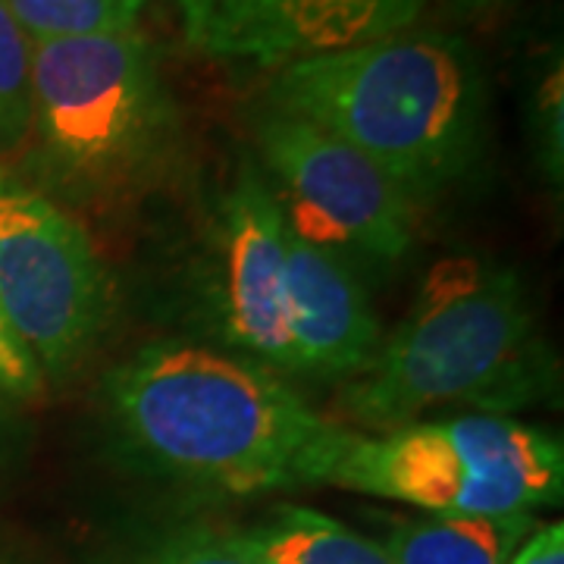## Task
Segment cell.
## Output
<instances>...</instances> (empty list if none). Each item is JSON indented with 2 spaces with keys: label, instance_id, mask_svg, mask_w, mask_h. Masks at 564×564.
<instances>
[{
  "label": "cell",
  "instance_id": "obj_7",
  "mask_svg": "<svg viewBox=\"0 0 564 564\" xmlns=\"http://www.w3.org/2000/svg\"><path fill=\"white\" fill-rule=\"evenodd\" d=\"M258 144L289 202L282 214L292 236L386 263L408 254L414 242L411 195L361 151L273 107L258 120Z\"/></svg>",
  "mask_w": 564,
  "mask_h": 564
},
{
  "label": "cell",
  "instance_id": "obj_1",
  "mask_svg": "<svg viewBox=\"0 0 564 564\" xmlns=\"http://www.w3.org/2000/svg\"><path fill=\"white\" fill-rule=\"evenodd\" d=\"M104 395L141 467L232 496L329 484L355 436L270 370L202 345L141 348L107 377Z\"/></svg>",
  "mask_w": 564,
  "mask_h": 564
},
{
  "label": "cell",
  "instance_id": "obj_17",
  "mask_svg": "<svg viewBox=\"0 0 564 564\" xmlns=\"http://www.w3.org/2000/svg\"><path fill=\"white\" fill-rule=\"evenodd\" d=\"M41 386H44V373L35 355L25 348L0 307V392L29 399V395H39Z\"/></svg>",
  "mask_w": 564,
  "mask_h": 564
},
{
  "label": "cell",
  "instance_id": "obj_3",
  "mask_svg": "<svg viewBox=\"0 0 564 564\" xmlns=\"http://www.w3.org/2000/svg\"><path fill=\"white\" fill-rule=\"evenodd\" d=\"M552 386L524 282L477 258L440 261L399 333L351 380L343 408L373 430H402L440 404L480 414L524 408Z\"/></svg>",
  "mask_w": 564,
  "mask_h": 564
},
{
  "label": "cell",
  "instance_id": "obj_11",
  "mask_svg": "<svg viewBox=\"0 0 564 564\" xmlns=\"http://www.w3.org/2000/svg\"><path fill=\"white\" fill-rule=\"evenodd\" d=\"M533 518L518 514H440L392 530L383 545L392 564H508L524 545Z\"/></svg>",
  "mask_w": 564,
  "mask_h": 564
},
{
  "label": "cell",
  "instance_id": "obj_5",
  "mask_svg": "<svg viewBox=\"0 0 564 564\" xmlns=\"http://www.w3.org/2000/svg\"><path fill=\"white\" fill-rule=\"evenodd\" d=\"M562 443L505 414H462L383 436L355 433L329 486L436 514H518L562 499Z\"/></svg>",
  "mask_w": 564,
  "mask_h": 564
},
{
  "label": "cell",
  "instance_id": "obj_18",
  "mask_svg": "<svg viewBox=\"0 0 564 564\" xmlns=\"http://www.w3.org/2000/svg\"><path fill=\"white\" fill-rule=\"evenodd\" d=\"M540 132H543V154L552 161L555 176L562 173V69L543 82L540 88Z\"/></svg>",
  "mask_w": 564,
  "mask_h": 564
},
{
  "label": "cell",
  "instance_id": "obj_4",
  "mask_svg": "<svg viewBox=\"0 0 564 564\" xmlns=\"http://www.w3.org/2000/svg\"><path fill=\"white\" fill-rule=\"evenodd\" d=\"M32 132L47 182L110 195L144 180L173 135V101L135 32L32 41Z\"/></svg>",
  "mask_w": 564,
  "mask_h": 564
},
{
  "label": "cell",
  "instance_id": "obj_10",
  "mask_svg": "<svg viewBox=\"0 0 564 564\" xmlns=\"http://www.w3.org/2000/svg\"><path fill=\"white\" fill-rule=\"evenodd\" d=\"M430 0H258L248 57L302 61L389 39L417 20Z\"/></svg>",
  "mask_w": 564,
  "mask_h": 564
},
{
  "label": "cell",
  "instance_id": "obj_16",
  "mask_svg": "<svg viewBox=\"0 0 564 564\" xmlns=\"http://www.w3.org/2000/svg\"><path fill=\"white\" fill-rule=\"evenodd\" d=\"M192 47L214 57H248L258 0H176Z\"/></svg>",
  "mask_w": 564,
  "mask_h": 564
},
{
  "label": "cell",
  "instance_id": "obj_12",
  "mask_svg": "<svg viewBox=\"0 0 564 564\" xmlns=\"http://www.w3.org/2000/svg\"><path fill=\"white\" fill-rule=\"evenodd\" d=\"M236 536L261 564H392L383 545L311 508H280Z\"/></svg>",
  "mask_w": 564,
  "mask_h": 564
},
{
  "label": "cell",
  "instance_id": "obj_13",
  "mask_svg": "<svg viewBox=\"0 0 564 564\" xmlns=\"http://www.w3.org/2000/svg\"><path fill=\"white\" fill-rule=\"evenodd\" d=\"M29 41L132 32L148 0H3Z\"/></svg>",
  "mask_w": 564,
  "mask_h": 564
},
{
  "label": "cell",
  "instance_id": "obj_19",
  "mask_svg": "<svg viewBox=\"0 0 564 564\" xmlns=\"http://www.w3.org/2000/svg\"><path fill=\"white\" fill-rule=\"evenodd\" d=\"M508 564H564V527H543L514 552Z\"/></svg>",
  "mask_w": 564,
  "mask_h": 564
},
{
  "label": "cell",
  "instance_id": "obj_14",
  "mask_svg": "<svg viewBox=\"0 0 564 564\" xmlns=\"http://www.w3.org/2000/svg\"><path fill=\"white\" fill-rule=\"evenodd\" d=\"M104 564H261L236 533H220L204 524L170 527L135 545H126L120 555Z\"/></svg>",
  "mask_w": 564,
  "mask_h": 564
},
{
  "label": "cell",
  "instance_id": "obj_15",
  "mask_svg": "<svg viewBox=\"0 0 564 564\" xmlns=\"http://www.w3.org/2000/svg\"><path fill=\"white\" fill-rule=\"evenodd\" d=\"M32 129V41L0 0V151Z\"/></svg>",
  "mask_w": 564,
  "mask_h": 564
},
{
  "label": "cell",
  "instance_id": "obj_8",
  "mask_svg": "<svg viewBox=\"0 0 564 564\" xmlns=\"http://www.w3.org/2000/svg\"><path fill=\"white\" fill-rule=\"evenodd\" d=\"M217 311L229 343L270 367L295 370L289 326V223L280 195L248 166L223 204Z\"/></svg>",
  "mask_w": 564,
  "mask_h": 564
},
{
  "label": "cell",
  "instance_id": "obj_2",
  "mask_svg": "<svg viewBox=\"0 0 564 564\" xmlns=\"http://www.w3.org/2000/svg\"><path fill=\"white\" fill-rule=\"evenodd\" d=\"M270 107L343 139L411 198L458 180L480 151L484 79L455 35H389L289 61Z\"/></svg>",
  "mask_w": 564,
  "mask_h": 564
},
{
  "label": "cell",
  "instance_id": "obj_6",
  "mask_svg": "<svg viewBox=\"0 0 564 564\" xmlns=\"http://www.w3.org/2000/svg\"><path fill=\"white\" fill-rule=\"evenodd\" d=\"M0 307L44 377L82 361L107 317V280L85 229L7 170H0Z\"/></svg>",
  "mask_w": 564,
  "mask_h": 564
},
{
  "label": "cell",
  "instance_id": "obj_9",
  "mask_svg": "<svg viewBox=\"0 0 564 564\" xmlns=\"http://www.w3.org/2000/svg\"><path fill=\"white\" fill-rule=\"evenodd\" d=\"M289 326L295 370L358 377L373 361L380 323L361 282L336 251L311 245L289 229Z\"/></svg>",
  "mask_w": 564,
  "mask_h": 564
}]
</instances>
